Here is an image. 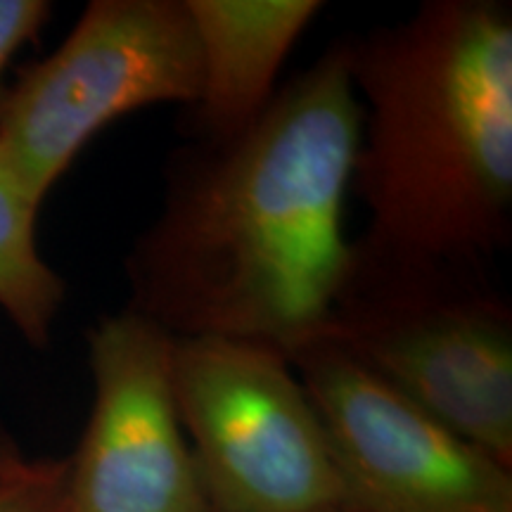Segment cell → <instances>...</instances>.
I'll use <instances>...</instances> for the list:
<instances>
[{"instance_id": "6da1fadb", "label": "cell", "mask_w": 512, "mask_h": 512, "mask_svg": "<svg viewBox=\"0 0 512 512\" xmlns=\"http://www.w3.org/2000/svg\"><path fill=\"white\" fill-rule=\"evenodd\" d=\"M361 105L347 38L238 138L169 157L162 204L126 254V309L171 337H228L292 358L328 328L354 266L344 204Z\"/></svg>"}, {"instance_id": "7a4b0ae2", "label": "cell", "mask_w": 512, "mask_h": 512, "mask_svg": "<svg viewBox=\"0 0 512 512\" xmlns=\"http://www.w3.org/2000/svg\"><path fill=\"white\" fill-rule=\"evenodd\" d=\"M347 50L366 228L344 297L491 283L512 238L510 5L427 0Z\"/></svg>"}, {"instance_id": "3957f363", "label": "cell", "mask_w": 512, "mask_h": 512, "mask_svg": "<svg viewBox=\"0 0 512 512\" xmlns=\"http://www.w3.org/2000/svg\"><path fill=\"white\" fill-rule=\"evenodd\" d=\"M200 48L185 0H91L67 38L12 83L0 155L38 202L102 128L155 105H195Z\"/></svg>"}, {"instance_id": "277c9868", "label": "cell", "mask_w": 512, "mask_h": 512, "mask_svg": "<svg viewBox=\"0 0 512 512\" xmlns=\"http://www.w3.org/2000/svg\"><path fill=\"white\" fill-rule=\"evenodd\" d=\"M171 382L211 512L344 508L323 425L283 351L174 337Z\"/></svg>"}, {"instance_id": "5b68a950", "label": "cell", "mask_w": 512, "mask_h": 512, "mask_svg": "<svg viewBox=\"0 0 512 512\" xmlns=\"http://www.w3.org/2000/svg\"><path fill=\"white\" fill-rule=\"evenodd\" d=\"M318 339L512 470V309L494 283L344 297Z\"/></svg>"}, {"instance_id": "8992f818", "label": "cell", "mask_w": 512, "mask_h": 512, "mask_svg": "<svg viewBox=\"0 0 512 512\" xmlns=\"http://www.w3.org/2000/svg\"><path fill=\"white\" fill-rule=\"evenodd\" d=\"M328 439L347 512H512V470L328 339L292 358Z\"/></svg>"}, {"instance_id": "52a82bcc", "label": "cell", "mask_w": 512, "mask_h": 512, "mask_svg": "<svg viewBox=\"0 0 512 512\" xmlns=\"http://www.w3.org/2000/svg\"><path fill=\"white\" fill-rule=\"evenodd\" d=\"M86 342L93 406L67 458L69 512H211L178 418L174 337L124 306Z\"/></svg>"}, {"instance_id": "ba28073f", "label": "cell", "mask_w": 512, "mask_h": 512, "mask_svg": "<svg viewBox=\"0 0 512 512\" xmlns=\"http://www.w3.org/2000/svg\"><path fill=\"white\" fill-rule=\"evenodd\" d=\"M197 48L200 95L188 107L190 143L221 145L238 138L278 93V74L320 0H185Z\"/></svg>"}, {"instance_id": "9c48e42d", "label": "cell", "mask_w": 512, "mask_h": 512, "mask_svg": "<svg viewBox=\"0 0 512 512\" xmlns=\"http://www.w3.org/2000/svg\"><path fill=\"white\" fill-rule=\"evenodd\" d=\"M41 202L0 155V311L34 349H48L67 283L38 252Z\"/></svg>"}, {"instance_id": "30bf717a", "label": "cell", "mask_w": 512, "mask_h": 512, "mask_svg": "<svg viewBox=\"0 0 512 512\" xmlns=\"http://www.w3.org/2000/svg\"><path fill=\"white\" fill-rule=\"evenodd\" d=\"M67 458H27L0 467V512H69Z\"/></svg>"}, {"instance_id": "8fae6325", "label": "cell", "mask_w": 512, "mask_h": 512, "mask_svg": "<svg viewBox=\"0 0 512 512\" xmlns=\"http://www.w3.org/2000/svg\"><path fill=\"white\" fill-rule=\"evenodd\" d=\"M50 17L53 3L48 0H0V112L10 91L5 76L12 60L19 50L41 36Z\"/></svg>"}, {"instance_id": "7c38bea8", "label": "cell", "mask_w": 512, "mask_h": 512, "mask_svg": "<svg viewBox=\"0 0 512 512\" xmlns=\"http://www.w3.org/2000/svg\"><path fill=\"white\" fill-rule=\"evenodd\" d=\"M22 456H24V453L19 451L17 441L12 439L10 434L3 430V427H0V467L15 463V460H19Z\"/></svg>"}, {"instance_id": "4fadbf2b", "label": "cell", "mask_w": 512, "mask_h": 512, "mask_svg": "<svg viewBox=\"0 0 512 512\" xmlns=\"http://www.w3.org/2000/svg\"><path fill=\"white\" fill-rule=\"evenodd\" d=\"M318 512H347L344 508H332V510H318Z\"/></svg>"}]
</instances>
